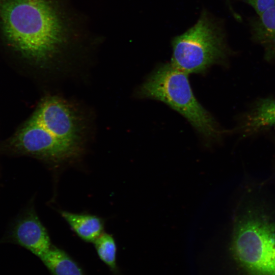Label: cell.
<instances>
[{
  "mask_svg": "<svg viewBox=\"0 0 275 275\" xmlns=\"http://www.w3.org/2000/svg\"><path fill=\"white\" fill-rule=\"evenodd\" d=\"M0 14L10 43L42 65L52 63L90 32L70 0H3Z\"/></svg>",
  "mask_w": 275,
  "mask_h": 275,
  "instance_id": "obj_1",
  "label": "cell"
},
{
  "mask_svg": "<svg viewBox=\"0 0 275 275\" xmlns=\"http://www.w3.org/2000/svg\"><path fill=\"white\" fill-rule=\"evenodd\" d=\"M251 205L234 222L230 250L246 275H275V215Z\"/></svg>",
  "mask_w": 275,
  "mask_h": 275,
  "instance_id": "obj_2",
  "label": "cell"
},
{
  "mask_svg": "<svg viewBox=\"0 0 275 275\" xmlns=\"http://www.w3.org/2000/svg\"><path fill=\"white\" fill-rule=\"evenodd\" d=\"M188 74L171 63L158 65L138 88L141 98L160 101L182 115L206 141L221 134L216 122L195 96Z\"/></svg>",
  "mask_w": 275,
  "mask_h": 275,
  "instance_id": "obj_3",
  "label": "cell"
},
{
  "mask_svg": "<svg viewBox=\"0 0 275 275\" xmlns=\"http://www.w3.org/2000/svg\"><path fill=\"white\" fill-rule=\"evenodd\" d=\"M171 64L187 74H202L212 65L223 62L226 49L223 36L207 14L172 41Z\"/></svg>",
  "mask_w": 275,
  "mask_h": 275,
  "instance_id": "obj_4",
  "label": "cell"
},
{
  "mask_svg": "<svg viewBox=\"0 0 275 275\" xmlns=\"http://www.w3.org/2000/svg\"><path fill=\"white\" fill-rule=\"evenodd\" d=\"M18 153L59 163L79 154L80 146L60 140L30 119L12 141Z\"/></svg>",
  "mask_w": 275,
  "mask_h": 275,
  "instance_id": "obj_5",
  "label": "cell"
},
{
  "mask_svg": "<svg viewBox=\"0 0 275 275\" xmlns=\"http://www.w3.org/2000/svg\"><path fill=\"white\" fill-rule=\"evenodd\" d=\"M31 119L60 140L80 146L83 122L75 109L63 99L56 96L44 98Z\"/></svg>",
  "mask_w": 275,
  "mask_h": 275,
  "instance_id": "obj_6",
  "label": "cell"
},
{
  "mask_svg": "<svg viewBox=\"0 0 275 275\" xmlns=\"http://www.w3.org/2000/svg\"><path fill=\"white\" fill-rule=\"evenodd\" d=\"M12 236L39 258L52 246L48 232L33 208L27 210L16 221Z\"/></svg>",
  "mask_w": 275,
  "mask_h": 275,
  "instance_id": "obj_7",
  "label": "cell"
},
{
  "mask_svg": "<svg viewBox=\"0 0 275 275\" xmlns=\"http://www.w3.org/2000/svg\"><path fill=\"white\" fill-rule=\"evenodd\" d=\"M275 127V98H263L256 102L247 115L242 130L253 133Z\"/></svg>",
  "mask_w": 275,
  "mask_h": 275,
  "instance_id": "obj_8",
  "label": "cell"
},
{
  "mask_svg": "<svg viewBox=\"0 0 275 275\" xmlns=\"http://www.w3.org/2000/svg\"><path fill=\"white\" fill-rule=\"evenodd\" d=\"M60 213L72 229L85 241L94 242L103 233V221L97 216L65 211Z\"/></svg>",
  "mask_w": 275,
  "mask_h": 275,
  "instance_id": "obj_9",
  "label": "cell"
},
{
  "mask_svg": "<svg viewBox=\"0 0 275 275\" xmlns=\"http://www.w3.org/2000/svg\"><path fill=\"white\" fill-rule=\"evenodd\" d=\"M40 259L53 275H85L64 251L56 246L52 245Z\"/></svg>",
  "mask_w": 275,
  "mask_h": 275,
  "instance_id": "obj_10",
  "label": "cell"
},
{
  "mask_svg": "<svg viewBox=\"0 0 275 275\" xmlns=\"http://www.w3.org/2000/svg\"><path fill=\"white\" fill-rule=\"evenodd\" d=\"M259 16L254 28V37L268 54L275 57V6Z\"/></svg>",
  "mask_w": 275,
  "mask_h": 275,
  "instance_id": "obj_11",
  "label": "cell"
},
{
  "mask_svg": "<svg viewBox=\"0 0 275 275\" xmlns=\"http://www.w3.org/2000/svg\"><path fill=\"white\" fill-rule=\"evenodd\" d=\"M94 243L100 258L111 269L116 270L117 248L113 236L103 232Z\"/></svg>",
  "mask_w": 275,
  "mask_h": 275,
  "instance_id": "obj_12",
  "label": "cell"
},
{
  "mask_svg": "<svg viewBox=\"0 0 275 275\" xmlns=\"http://www.w3.org/2000/svg\"><path fill=\"white\" fill-rule=\"evenodd\" d=\"M251 5L259 16L275 6V0H243Z\"/></svg>",
  "mask_w": 275,
  "mask_h": 275,
  "instance_id": "obj_13",
  "label": "cell"
}]
</instances>
